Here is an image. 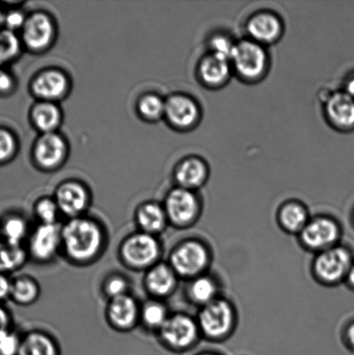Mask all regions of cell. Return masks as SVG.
Masks as SVG:
<instances>
[{"instance_id": "1", "label": "cell", "mask_w": 354, "mask_h": 355, "mask_svg": "<svg viewBox=\"0 0 354 355\" xmlns=\"http://www.w3.org/2000/svg\"><path fill=\"white\" fill-rule=\"evenodd\" d=\"M62 243L71 259L86 262L95 257L102 248V230L89 219L71 218L62 228Z\"/></svg>"}, {"instance_id": "2", "label": "cell", "mask_w": 354, "mask_h": 355, "mask_svg": "<svg viewBox=\"0 0 354 355\" xmlns=\"http://www.w3.org/2000/svg\"><path fill=\"white\" fill-rule=\"evenodd\" d=\"M234 306L227 299L218 297L201 308L197 316L201 335L213 342L228 338L236 327Z\"/></svg>"}, {"instance_id": "3", "label": "cell", "mask_w": 354, "mask_h": 355, "mask_svg": "<svg viewBox=\"0 0 354 355\" xmlns=\"http://www.w3.org/2000/svg\"><path fill=\"white\" fill-rule=\"evenodd\" d=\"M211 256L209 249L197 240H188L176 247L170 261L177 276L195 278L204 274L209 267Z\"/></svg>"}, {"instance_id": "4", "label": "cell", "mask_w": 354, "mask_h": 355, "mask_svg": "<svg viewBox=\"0 0 354 355\" xmlns=\"http://www.w3.org/2000/svg\"><path fill=\"white\" fill-rule=\"evenodd\" d=\"M353 263L349 250L336 245L317 253L313 263L314 276L321 284H337L345 279Z\"/></svg>"}, {"instance_id": "5", "label": "cell", "mask_w": 354, "mask_h": 355, "mask_svg": "<svg viewBox=\"0 0 354 355\" xmlns=\"http://www.w3.org/2000/svg\"><path fill=\"white\" fill-rule=\"evenodd\" d=\"M339 238L341 227L337 221L328 216L310 219L299 234L305 248L317 253L337 245Z\"/></svg>"}, {"instance_id": "6", "label": "cell", "mask_w": 354, "mask_h": 355, "mask_svg": "<svg viewBox=\"0 0 354 355\" xmlns=\"http://www.w3.org/2000/svg\"><path fill=\"white\" fill-rule=\"evenodd\" d=\"M231 62L238 74L245 79H256L265 72L267 66L266 51L262 45L253 40L235 44Z\"/></svg>"}, {"instance_id": "7", "label": "cell", "mask_w": 354, "mask_h": 355, "mask_svg": "<svg viewBox=\"0 0 354 355\" xmlns=\"http://www.w3.org/2000/svg\"><path fill=\"white\" fill-rule=\"evenodd\" d=\"M159 330L168 346L178 351L195 345L201 335L197 321L184 314L170 316Z\"/></svg>"}, {"instance_id": "8", "label": "cell", "mask_w": 354, "mask_h": 355, "mask_svg": "<svg viewBox=\"0 0 354 355\" xmlns=\"http://www.w3.org/2000/svg\"><path fill=\"white\" fill-rule=\"evenodd\" d=\"M165 211L170 221L184 227L193 224L199 218L200 201L192 190L179 187L168 194Z\"/></svg>"}, {"instance_id": "9", "label": "cell", "mask_w": 354, "mask_h": 355, "mask_svg": "<svg viewBox=\"0 0 354 355\" xmlns=\"http://www.w3.org/2000/svg\"><path fill=\"white\" fill-rule=\"evenodd\" d=\"M159 245L152 234L141 232L130 236L121 247V255L131 266L143 268L157 260Z\"/></svg>"}, {"instance_id": "10", "label": "cell", "mask_w": 354, "mask_h": 355, "mask_svg": "<svg viewBox=\"0 0 354 355\" xmlns=\"http://www.w3.org/2000/svg\"><path fill=\"white\" fill-rule=\"evenodd\" d=\"M62 245V228L57 224H41L30 240V252L41 261L51 259Z\"/></svg>"}, {"instance_id": "11", "label": "cell", "mask_w": 354, "mask_h": 355, "mask_svg": "<svg viewBox=\"0 0 354 355\" xmlns=\"http://www.w3.org/2000/svg\"><path fill=\"white\" fill-rule=\"evenodd\" d=\"M53 36V26L44 14L37 13L26 21L23 27V40L31 50H43Z\"/></svg>"}, {"instance_id": "12", "label": "cell", "mask_w": 354, "mask_h": 355, "mask_svg": "<svg viewBox=\"0 0 354 355\" xmlns=\"http://www.w3.org/2000/svg\"><path fill=\"white\" fill-rule=\"evenodd\" d=\"M55 203L62 214L78 218L88 204V194L81 184L67 183L62 184L55 195Z\"/></svg>"}, {"instance_id": "13", "label": "cell", "mask_w": 354, "mask_h": 355, "mask_svg": "<svg viewBox=\"0 0 354 355\" xmlns=\"http://www.w3.org/2000/svg\"><path fill=\"white\" fill-rule=\"evenodd\" d=\"M326 114L333 125L341 128L354 126V98L346 92H336L326 103Z\"/></svg>"}, {"instance_id": "14", "label": "cell", "mask_w": 354, "mask_h": 355, "mask_svg": "<svg viewBox=\"0 0 354 355\" xmlns=\"http://www.w3.org/2000/svg\"><path fill=\"white\" fill-rule=\"evenodd\" d=\"M165 113L170 123L176 127L192 126L199 117L197 104L189 97L175 96L166 103Z\"/></svg>"}, {"instance_id": "15", "label": "cell", "mask_w": 354, "mask_h": 355, "mask_svg": "<svg viewBox=\"0 0 354 355\" xmlns=\"http://www.w3.org/2000/svg\"><path fill=\"white\" fill-rule=\"evenodd\" d=\"M247 31L256 43L269 44L279 37L282 24L274 14L258 13L249 21Z\"/></svg>"}, {"instance_id": "16", "label": "cell", "mask_w": 354, "mask_h": 355, "mask_svg": "<svg viewBox=\"0 0 354 355\" xmlns=\"http://www.w3.org/2000/svg\"><path fill=\"white\" fill-rule=\"evenodd\" d=\"M65 152V145L59 135L48 133L37 141L35 148V156L38 163L44 168H54L62 162Z\"/></svg>"}, {"instance_id": "17", "label": "cell", "mask_w": 354, "mask_h": 355, "mask_svg": "<svg viewBox=\"0 0 354 355\" xmlns=\"http://www.w3.org/2000/svg\"><path fill=\"white\" fill-rule=\"evenodd\" d=\"M281 228L290 234L299 235L310 220L307 208L297 201L287 202L277 214Z\"/></svg>"}, {"instance_id": "18", "label": "cell", "mask_w": 354, "mask_h": 355, "mask_svg": "<svg viewBox=\"0 0 354 355\" xmlns=\"http://www.w3.org/2000/svg\"><path fill=\"white\" fill-rule=\"evenodd\" d=\"M109 315L111 322L118 328H130L137 319L136 302L127 295L113 298L109 304Z\"/></svg>"}, {"instance_id": "19", "label": "cell", "mask_w": 354, "mask_h": 355, "mask_svg": "<svg viewBox=\"0 0 354 355\" xmlns=\"http://www.w3.org/2000/svg\"><path fill=\"white\" fill-rule=\"evenodd\" d=\"M231 61L211 53L204 59L200 66V76L204 83L211 86L220 85L229 78Z\"/></svg>"}, {"instance_id": "20", "label": "cell", "mask_w": 354, "mask_h": 355, "mask_svg": "<svg viewBox=\"0 0 354 355\" xmlns=\"http://www.w3.org/2000/svg\"><path fill=\"white\" fill-rule=\"evenodd\" d=\"M33 92L41 98L57 99L64 95L67 89V80L62 73L50 71L42 73L33 83Z\"/></svg>"}, {"instance_id": "21", "label": "cell", "mask_w": 354, "mask_h": 355, "mask_svg": "<svg viewBox=\"0 0 354 355\" xmlns=\"http://www.w3.org/2000/svg\"><path fill=\"white\" fill-rule=\"evenodd\" d=\"M145 284L151 293L159 297L171 293L177 284V274L172 268L161 263L149 271Z\"/></svg>"}, {"instance_id": "22", "label": "cell", "mask_w": 354, "mask_h": 355, "mask_svg": "<svg viewBox=\"0 0 354 355\" xmlns=\"http://www.w3.org/2000/svg\"><path fill=\"white\" fill-rule=\"evenodd\" d=\"M206 177V166L199 159H186L180 165L176 173L180 187L192 191L202 186Z\"/></svg>"}, {"instance_id": "23", "label": "cell", "mask_w": 354, "mask_h": 355, "mask_svg": "<svg viewBox=\"0 0 354 355\" xmlns=\"http://www.w3.org/2000/svg\"><path fill=\"white\" fill-rule=\"evenodd\" d=\"M218 291V284L214 278L203 274L193 278L188 293L194 304L202 308L220 297Z\"/></svg>"}, {"instance_id": "24", "label": "cell", "mask_w": 354, "mask_h": 355, "mask_svg": "<svg viewBox=\"0 0 354 355\" xmlns=\"http://www.w3.org/2000/svg\"><path fill=\"white\" fill-rule=\"evenodd\" d=\"M137 222L144 232L152 234L162 231L166 224L165 209L156 204H145L139 208Z\"/></svg>"}, {"instance_id": "25", "label": "cell", "mask_w": 354, "mask_h": 355, "mask_svg": "<svg viewBox=\"0 0 354 355\" xmlns=\"http://www.w3.org/2000/svg\"><path fill=\"white\" fill-rule=\"evenodd\" d=\"M26 252L21 245L0 239V273L12 272L26 263Z\"/></svg>"}, {"instance_id": "26", "label": "cell", "mask_w": 354, "mask_h": 355, "mask_svg": "<svg viewBox=\"0 0 354 355\" xmlns=\"http://www.w3.org/2000/svg\"><path fill=\"white\" fill-rule=\"evenodd\" d=\"M19 355H57L53 340L41 333H30L23 340Z\"/></svg>"}, {"instance_id": "27", "label": "cell", "mask_w": 354, "mask_h": 355, "mask_svg": "<svg viewBox=\"0 0 354 355\" xmlns=\"http://www.w3.org/2000/svg\"><path fill=\"white\" fill-rule=\"evenodd\" d=\"M37 284L30 277H19L10 284V298L17 304H30L37 297Z\"/></svg>"}, {"instance_id": "28", "label": "cell", "mask_w": 354, "mask_h": 355, "mask_svg": "<svg viewBox=\"0 0 354 355\" xmlns=\"http://www.w3.org/2000/svg\"><path fill=\"white\" fill-rule=\"evenodd\" d=\"M26 222L20 216H7L0 224L1 239L13 245H21V242L26 238Z\"/></svg>"}, {"instance_id": "29", "label": "cell", "mask_w": 354, "mask_h": 355, "mask_svg": "<svg viewBox=\"0 0 354 355\" xmlns=\"http://www.w3.org/2000/svg\"><path fill=\"white\" fill-rule=\"evenodd\" d=\"M33 117L35 125L45 134L52 133L61 119L59 110L51 103H42L35 107Z\"/></svg>"}, {"instance_id": "30", "label": "cell", "mask_w": 354, "mask_h": 355, "mask_svg": "<svg viewBox=\"0 0 354 355\" xmlns=\"http://www.w3.org/2000/svg\"><path fill=\"white\" fill-rule=\"evenodd\" d=\"M19 51V41L10 30L0 31V67L16 57Z\"/></svg>"}, {"instance_id": "31", "label": "cell", "mask_w": 354, "mask_h": 355, "mask_svg": "<svg viewBox=\"0 0 354 355\" xmlns=\"http://www.w3.org/2000/svg\"><path fill=\"white\" fill-rule=\"evenodd\" d=\"M142 318L148 326L161 329L168 320V316L164 306L157 304V302H152V304L145 305L142 311Z\"/></svg>"}, {"instance_id": "32", "label": "cell", "mask_w": 354, "mask_h": 355, "mask_svg": "<svg viewBox=\"0 0 354 355\" xmlns=\"http://www.w3.org/2000/svg\"><path fill=\"white\" fill-rule=\"evenodd\" d=\"M165 107L166 104L156 96H145L139 104V109L142 116L150 120L161 117L163 113H165Z\"/></svg>"}, {"instance_id": "33", "label": "cell", "mask_w": 354, "mask_h": 355, "mask_svg": "<svg viewBox=\"0 0 354 355\" xmlns=\"http://www.w3.org/2000/svg\"><path fill=\"white\" fill-rule=\"evenodd\" d=\"M59 209L55 201L45 198L38 202L36 214L42 224H57Z\"/></svg>"}, {"instance_id": "34", "label": "cell", "mask_w": 354, "mask_h": 355, "mask_svg": "<svg viewBox=\"0 0 354 355\" xmlns=\"http://www.w3.org/2000/svg\"><path fill=\"white\" fill-rule=\"evenodd\" d=\"M21 340L12 330L0 334V355H19Z\"/></svg>"}, {"instance_id": "35", "label": "cell", "mask_w": 354, "mask_h": 355, "mask_svg": "<svg viewBox=\"0 0 354 355\" xmlns=\"http://www.w3.org/2000/svg\"><path fill=\"white\" fill-rule=\"evenodd\" d=\"M16 150L13 135L5 128H0V163L9 161Z\"/></svg>"}, {"instance_id": "36", "label": "cell", "mask_w": 354, "mask_h": 355, "mask_svg": "<svg viewBox=\"0 0 354 355\" xmlns=\"http://www.w3.org/2000/svg\"><path fill=\"white\" fill-rule=\"evenodd\" d=\"M213 54L220 55L231 61L232 51L234 50L235 44H232L227 37L223 36L214 37L211 41Z\"/></svg>"}, {"instance_id": "37", "label": "cell", "mask_w": 354, "mask_h": 355, "mask_svg": "<svg viewBox=\"0 0 354 355\" xmlns=\"http://www.w3.org/2000/svg\"><path fill=\"white\" fill-rule=\"evenodd\" d=\"M127 288V284L123 278L114 277L107 281L106 292L113 299L126 295Z\"/></svg>"}, {"instance_id": "38", "label": "cell", "mask_w": 354, "mask_h": 355, "mask_svg": "<svg viewBox=\"0 0 354 355\" xmlns=\"http://www.w3.org/2000/svg\"><path fill=\"white\" fill-rule=\"evenodd\" d=\"M26 21L22 13L10 12L5 15V22L3 24H6L7 30L12 31L19 27H24Z\"/></svg>"}, {"instance_id": "39", "label": "cell", "mask_w": 354, "mask_h": 355, "mask_svg": "<svg viewBox=\"0 0 354 355\" xmlns=\"http://www.w3.org/2000/svg\"><path fill=\"white\" fill-rule=\"evenodd\" d=\"M13 78L12 76L0 68V95H5L13 89Z\"/></svg>"}, {"instance_id": "40", "label": "cell", "mask_w": 354, "mask_h": 355, "mask_svg": "<svg viewBox=\"0 0 354 355\" xmlns=\"http://www.w3.org/2000/svg\"><path fill=\"white\" fill-rule=\"evenodd\" d=\"M10 284L12 280L6 274L0 273V304L10 298Z\"/></svg>"}, {"instance_id": "41", "label": "cell", "mask_w": 354, "mask_h": 355, "mask_svg": "<svg viewBox=\"0 0 354 355\" xmlns=\"http://www.w3.org/2000/svg\"><path fill=\"white\" fill-rule=\"evenodd\" d=\"M10 316L8 311L0 304V334L10 329Z\"/></svg>"}, {"instance_id": "42", "label": "cell", "mask_w": 354, "mask_h": 355, "mask_svg": "<svg viewBox=\"0 0 354 355\" xmlns=\"http://www.w3.org/2000/svg\"><path fill=\"white\" fill-rule=\"evenodd\" d=\"M346 340H348L349 346L354 349V323L346 330Z\"/></svg>"}, {"instance_id": "43", "label": "cell", "mask_w": 354, "mask_h": 355, "mask_svg": "<svg viewBox=\"0 0 354 355\" xmlns=\"http://www.w3.org/2000/svg\"><path fill=\"white\" fill-rule=\"evenodd\" d=\"M345 279L348 281V283L351 285V286L354 287V263H353L352 266L350 267Z\"/></svg>"}, {"instance_id": "44", "label": "cell", "mask_w": 354, "mask_h": 355, "mask_svg": "<svg viewBox=\"0 0 354 355\" xmlns=\"http://www.w3.org/2000/svg\"><path fill=\"white\" fill-rule=\"evenodd\" d=\"M345 92L354 98V78L350 79L346 83Z\"/></svg>"}, {"instance_id": "45", "label": "cell", "mask_w": 354, "mask_h": 355, "mask_svg": "<svg viewBox=\"0 0 354 355\" xmlns=\"http://www.w3.org/2000/svg\"><path fill=\"white\" fill-rule=\"evenodd\" d=\"M3 22H5V14H3L1 9H0V26H2Z\"/></svg>"}, {"instance_id": "46", "label": "cell", "mask_w": 354, "mask_h": 355, "mask_svg": "<svg viewBox=\"0 0 354 355\" xmlns=\"http://www.w3.org/2000/svg\"><path fill=\"white\" fill-rule=\"evenodd\" d=\"M197 355H221V354H217V353H214V352H204V353H200V354H197Z\"/></svg>"}, {"instance_id": "47", "label": "cell", "mask_w": 354, "mask_h": 355, "mask_svg": "<svg viewBox=\"0 0 354 355\" xmlns=\"http://www.w3.org/2000/svg\"><path fill=\"white\" fill-rule=\"evenodd\" d=\"M0 239H1V234H0Z\"/></svg>"}]
</instances>
